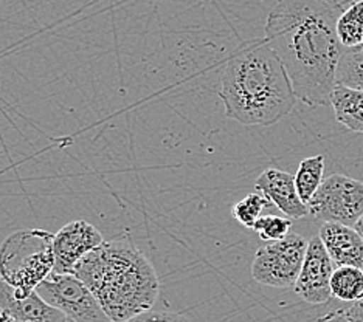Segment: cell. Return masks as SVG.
<instances>
[{"label":"cell","mask_w":363,"mask_h":322,"mask_svg":"<svg viewBox=\"0 0 363 322\" xmlns=\"http://www.w3.org/2000/svg\"><path fill=\"white\" fill-rule=\"evenodd\" d=\"M343 11L338 0H277L267 16L264 39L281 59L296 99L309 107L331 104L345 50L337 35Z\"/></svg>","instance_id":"cell-1"},{"label":"cell","mask_w":363,"mask_h":322,"mask_svg":"<svg viewBox=\"0 0 363 322\" xmlns=\"http://www.w3.org/2000/svg\"><path fill=\"white\" fill-rule=\"evenodd\" d=\"M335 120L357 134H363V92L337 86L331 95Z\"/></svg>","instance_id":"cell-13"},{"label":"cell","mask_w":363,"mask_h":322,"mask_svg":"<svg viewBox=\"0 0 363 322\" xmlns=\"http://www.w3.org/2000/svg\"><path fill=\"white\" fill-rule=\"evenodd\" d=\"M325 176V156L313 155L300 161L298 171L295 173V186L303 203H309L311 198L323 183Z\"/></svg>","instance_id":"cell-14"},{"label":"cell","mask_w":363,"mask_h":322,"mask_svg":"<svg viewBox=\"0 0 363 322\" xmlns=\"http://www.w3.org/2000/svg\"><path fill=\"white\" fill-rule=\"evenodd\" d=\"M219 96L225 117L244 126H272L296 104L284 65L266 39L244 42L228 57Z\"/></svg>","instance_id":"cell-2"},{"label":"cell","mask_w":363,"mask_h":322,"mask_svg":"<svg viewBox=\"0 0 363 322\" xmlns=\"http://www.w3.org/2000/svg\"><path fill=\"white\" fill-rule=\"evenodd\" d=\"M318 236L334 265L363 271V238L356 229L338 223H323Z\"/></svg>","instance_id":"cell-12"},{"label":"cell","mask_w":363,"mask_h":322,"mask_svg":"<svg viewBox=\"0 0 363 322\" xmlns=\"http://www.w3.org/2000/svg\"><path fill=\"white\" fill-rule=\"evenodd\" d=\"M126 322H191L185 315L176 311H163V310H147L140 313Z\"/></svg>","instance_id":"cell-20"},{"label":"cell","mask_w":363,"mask_h":322,"mask_svg":"<svg viewBox=\"0 0 363 322\" xmlns=\"http://www.w3.org/2000/svg\"><path fill=\"white\" fill-rule=\"evenodd\" d=\"M337 35L343 48L363 44V0L351 4L337 22Z\"/></svg>","instance_id":"cell-17"},{"label":"cell","mask_w":363,"mask_h":322,"mask_svg":"<svg viewBox=\"0 0 363 322\" xmlns=\"http://www.w3.org/2000/svg\"><path fill=\"white\" fill-rule=\"evenodd\" d=\"M72 275L87 285L112 322L151 310L160 282L152 263L128 241L103 242L84 255Z\"/></svg>","instance_id":"cell-3"},{"label":"cell","mask_w":363,"mask_h":322,"mask_svg":"<svg viewBox=\"0 0 363 322\" xmlns=\"http://www.w3.org/2000/svg\"><path fill=\"white\" fill-rule=\"evenodd\" d=\"M270 205L272 203L262 194L252 192L233 206L232 216L241 223L242 226L253 229L255 223L262 217V211L269 208Z\"/></svg>","instance_id":"cell-18"},{"label":"cell","mask_w":363,"mask_h":322,"mask_svg":"<svg viewBox=\"0 0 363 322\" xmlns=\"http://www.w3.org/2000/svg\"><path fill=\"white\" fill-rule=\"evenodd\" d=\"M306 250L308 241L300 234H289L283 241L264 243L255 254L252 277L266 287H295Z\"/></svg>","instance_id":"cell-5"},{"label":"cell","mask_w":363,"mask_h":322,"mask_svg":"<svg viewBox=\"0 0 363 322\" xmlns=\"http://www.w3.org/2000/svg\"><path fill=\"white\" fill-rule=\"evenodd\" d=\"M257 191L275 205L287 219H301L309 214L306 203L301 202L295 186V176L277 168L264 171L255 181Z\"/></svg>","instance_id":"cell-10"},{"label":"cell","mask_w":363,"mask_h":322,"mask_svg":"<svg viewBox=\"0 0 363 322\" xmlns=\"http://www.w3.org/2000/svg\"><path fill=\"white\" fill-rule=\"evenodd\" d=\"M331 293L345 302H356L363 297V271L354 267H337L331 279Z\"/></svg>","instance_id":"cell-16"},{"label":"cell","mask_w":363,"mask_h":322,"mask_svg":"<svg viewBox=\"0 0 363 322\" xmlns=\"http://www.w3.org/2000/svg\"><path fill=\"white\" fill-rule=\"evenodd\" d=\"M343 310L351 322H363V297Z\"/></svg>","instance_id":"cell-21"},{"label":"cell","mask_w":363,"mask_h":322,"mask_svg":"<svg viewBox=\"0 0 363 322\" xmlns=\"http://www.w3.org/2000/svg\"><path fill=\"white\" fill-rule=\"evenodd\" d=\"M36 293L75 322H112L95 294L72 272H52L36 288Z\"/></svg>","instance_id":"cell-7"},{"label":"cell","mask_w":363,"mask_h":322,"mask_svg":"<svg viewBox=\"0 0 363 322\" xmlns=\"http://www.w3.org/2000/svg\"><path fill=\"white\" fill-rule=\"evenodd\" d=\"M104 242L103 234L86 220L70 222L53 236V272H73L78 262Z\"/></svg>","instance_id":"cell-9"},{"label":"cell","mask_w":363,"mask_h":322,"mask_svg":"<svg viewBox=\"0 0 363 322\" xmlns=\"http://www.w3.org/2000/svg\"><path fill=\"white\" fill-rule=\"evenodd\" d=\"M14 322H18V321H14Z\"/></svg>","instance_id":"cell-25"},{"label":"cell","mask_w":363,"mask_h":322,"mask_svg":"<svg viewBox=\"0 0 363 322\" xmlns=\"http://www.w3.org/2000/svg\"><path fill=\"white\" fill-rule=\"evenodd\" d=\"M0 310L18 322H75L65 313L52 307L36 292L27 297H16L13 287L0 280Z\"/></svg>","instance_id":"cell-11"},{"label":"cell","mask_w":363,"mask_h":322,"mask_svg":"<svg viewBox=\"0 0 363 322\" xmlns=\"http://www.w3.org/2000/svg\"><path fill=\"white\" fill-rule=\"evenodd\" d=\"M354 229H356L357 233L360 234V237L363 238V216H362V217L357 220L356 225H354Z\"/></svg>","instance_id":"cell-23"},{"label":"cell","mask_w":363,"mask_h":322,"mask_svg":"<svg viewBox=\"0 0 363 322\" xmlns=\"http://www.w3.org/2000/svg\"><path fill=\"white\" fill-rule=\"evenodd\" d=\"M53 236L44 229H21L0 245V280L16 297H27L55 270Z\"/></svg>","instance_id":"cell-4"},{"label":"cell","mask_w":363,"mask_h":322,"mask_svg":"<svg viewBox=\"0 0 363 322\" xmlns=\"http://www.w3.org/2000/svg\"><path fill=\"white\" fill-rule=\"evenodd\" d=\"M317 322H351V321L348 316H346L343 309H338V310L326 313V315L318 318Z\"/></svg>","instance_id":"cell-22"},{"label":"cell","mask_w":363,"mask_h":322,"mask_svg":"<svg viewBox=\"0 0 363 322\" xmlns=\"http://www.w3.org/2000/svg\"><path fill=\"white\" fill-rule=\"evenodd\" d=\"M291 219L278 216H262L255 223L253 231L259 234L264 242H278L291 234Z\"/></svg>","instance_id":"cell-19"},{"label":"cell","mask_w":363,"mask_h":322,"mask_svg":"<svg viewBox=\"0 0 363 322\" xmlns=\"http://www.w3.org/2000/svg\"><path fill=\"white\" fill-rule=\"evenodd\" d=\"M308 208L321 222L354 228L363 216V181L333 173L323 180Z\"/></svg>","instance_id":"cell-6"},{"label":"cell","mask_w":363,"mask_h":322,"mask_svg":"<svg viewBox=\"0 0 363 322\" xmlns=\"http://www.w3.org/2000/svg\"><path fill=\"white\" fill-rule=\"evenodd\" d=\"M334 270V262L320 236L312 237L308 242L300 276L294 287L295 293L308 304H326L333 296L331 279Z\"/></svg>","instance_id":"cell-8"},{"label":"cell","mask_w":363,"mask_h":322,"mask_svg":"<svg viewBox=\"0 0 363 322\" xmlns=\"http://www.w3.org/2000/svg\"><path fill=\"white\" fill-rule=\"evenodd\" d=\"M335 84L363 92V44L343 50L337 65Z\"/></svg>","instance_id":"cell-15"},{"label":"cell","mask_w":363,"mask_h":322,"mask_svg":"<svg viewBox=\"0 0 363 322\" xmlns=\"http://www.w3.org/2000/svg\"><path fill=\"white\" fill-rule=\"evenodd\" d=\"M0 322H14V319L4 310H0Z\"/></svg>","instance_id":"cell-24"}]
</instances>
